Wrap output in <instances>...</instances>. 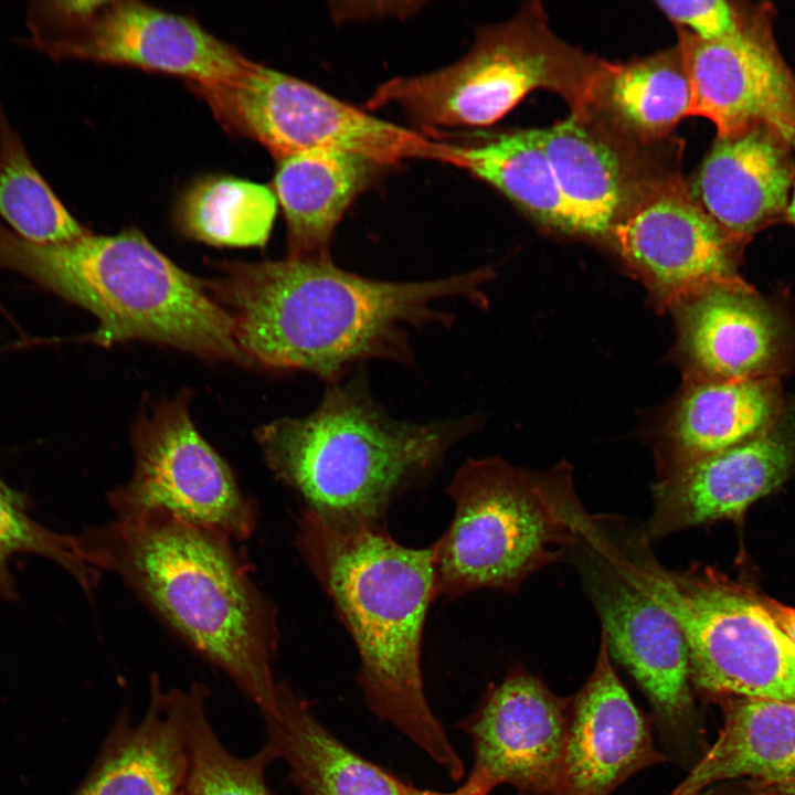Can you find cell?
Instances as JSON below:
<instances>
[{"label": "cell", "mask_w": 795, "mask_h": 795, "mask_svg": "<svg viewBox=\"0 0 795 795\" xmlns=\"http://www.w3.org/2000/svg\"><path fill=\"white\" fill-rule=\"evenodd\" d=\"M205 283L226 309L250 362L304 371L327 385L370 360L411 365V330L449 327L441 308L452 299L484 303L490 267L422 282L374 279L348 272L329 257L229 263Z\"/></svg>", "instance_id": "1"}, {"label": "cell", "mask_w": 795, "mask_h": 795, "mask_svg": "<svg viewBox=\"0 0 795 795\" xmlns=\"http://www.w3.org/2000/svg\"><path fill=\"white\" fill-rule=\"evenodd\" d=\"M76 537L92 566L118 575L259 710L271 704L277 608L232 539L161 515L116 518Z\"/></svg>", "instance_id": "2"}, {"label": "cell", "mask_w": 795, "mask_h": 795, "mask_svg": "<svg viewBox=\"0 0 795 795\" xmlns=\"http://www.w3.org/2000/svg\"><path fill=\"white\" fill-rule=\"evenodd\" d=\"M295 547L356 645L370 709L459 780L464 763L427 703L421 669L436 600L431 547L404 545L388 529H335L304 509Z\"/></svg>", "instance_id": "3"}, {"label": "cell", "mask_w": 795, "mask_h": 795, "mask_svg": "<svg viewBox=\"0 0 795 795\" xmlns=\"http://www.w3.org/2000/svg\"><path fill=\"white\" fill-rule=\"evenodd\" d=\"M479 425L465 415L431 422L393 417L362 373L328 384L317 407L257 428L273 475L301 509L339 530L386 529L392 505L423 486Z\"/></svg>", "instance_id": "4"}, {"label": "cell", "mask_w": 795, "mask_h": 795, "mask_svg": "<svg viewBox=\"0 0 795 795\" xmlns=\"http://www.w3.org/2000/svg\"><path fill=\"white\" fill-rule=\"evenodd\" d=\"M0 268L92 312L98 328L91 339L98 344L146 340L208 359L250 362L230 314L205 283L137 230L40 244L0 224Z\"/></svg>", "instance_id": "5"}, {"label": "cell", "mask_w": 795, "mask_h": 795, "mask_svg": "<svg viewBox=\"0 0 795 795\" xmlns=\"http://www.w3.org/2000/svg\"><path fill=\"white\" fill-rule=\"evenodd\" d=\"M568 476H534L498 457L469 458L453 475L448 528L431 545L436 600L480 589L517 592L577 542Z\"/></svg>", "instance_id": "6"}, {"label": "cell", "mask_w": 795, "mask_h": 795, "mask_svg": "<svg viewBox=\"0 0 795 795\" xmlns=\"http://www.w3.org/2000/svg\"><path fill=\"white\" fill-rule=\"evenodd\" d=\"M611 64L560 41L537 4L479 30L459 61L384 82L368 107L394 106L424 129L485 127L530 92L544 88L562 96L574 114L586 116Z\"/></svg>", "instance_id": "7"}, {"label": "cell", "mask_w": 795, "mask_h": 795, "mask_svg": "<svg viewBox=\"0 0 795 795\" xmlns=\"http://www.w3.org/2000/svg\"><path fill=\"white\" fill-rule=\"evenodd\" d=\"M645 548L644 540L628 547L610 541L605 554L679 626L692 686L795 703V648L761 601L712 573L669 571Z\"/></svg>", "instance_id": "8"}, {"label": "cell", "mask_w": 795, "mask_h": 795, "mask_svg": "<svg viewBox=\"0 0 795 795\" xmlns=\"http://www.w3.org/2000/svg\"><path fill=\"white\" fill-rule=\"evenodd\" d=\"M191 87L220 123L259 142L277 160L330 149L363 156L380 167L423 159L460 168L457 144L380 119L253 61L232 78Z\"/></svg>", "instance_id": "9"}, {"label": "cell", "mask_w": 795, "mask_h": 795, "mask_svg": "<svg viewBox=\"0 0 795 795\" xmlns=\"http://www.w3.org/2000/svg\"><path fill=\"white\" fill-rule=\"evenodd\" d=\"M131 477L107 494L117 519L168 516L245 540L258 511L193 424L186 398L142 415L131 435Z\"/></svg>", "instance_id": "10"}, {"label": "cell", "mask_w": 795, "mask_h": 795, "mask_svg": "<svg viewBox=\"0 0 795 795\" xmlns=\"http://www.w3.org/2000/svg\"><path fill=\"white\" fill-rule=\"evenodd\" d=\"M587 582L611 656L646 695L660 739L680 764L696 732L689 653L671 615L628 580L595 547Z\"/></svg>", "instance_id": "11"}, {"label": "cell", "mask_w": 795, "mask_h": 795, "mask_svg": "<svg viewBox=\"0 0 795 795\" xmlns=\"http://www.w3.org/2000/svg\"><path fill=\"white\" fill-rule=\"evenodd\" d=\"M768 18L760 9L743 12L734 33L713 41L678 28L690 116L711 120L717 137L765 125L795 150V75L777 50Z\"/></svg>", "instance_id": "12"}, {"label": "cell", "mask_w": 795, "mask_h": 795, "mask_svg": "<svg viewBox=\"0 0 795 795\" xmlns=\"http://www.w3.org/2000/svg\"><path fill=\"white\" fill-rule=\"evenodd\" d=\"M610 233L662 307L677 308L712 287L751 286L739 272L744 244L680 186L659 188L625 212Z\"/></svg>", "instance_id": "13"}, {"label": "cell", "mask_w": 795, "mask_h": 795, "mask_svg": "<svg viewBox=\"0 0 795 795\" xmlns=\"http://www.w3.org/2000/svg\"><path fill=\"white\" fill-rule=\"evenodd\" d=\"M36 45L54 57L177 75L190 86L226 81L252 63L194 20L137 1H107L87 23Z\"/></svg>", "instance_id": "14"}, {"label": "cell", "mask_w": 795, "mask_h": 795, "mask_svg": "<svg viewBox=\"0 0 795 795\" xmlns=\"http://www.w3.org/2000/svg\"><path fill=\"white\" fill-rule=\"evenodd\" d=\"M571 698L516 669L488 693L467 724L473 740L470 774L492 789L511 785L516 795H556L565 759Z\"/></svg>", "instance_id": "15"}, {"label": "cell", "mask_w": 795, "mask_h": 795, "mask_svg": "<svg viewBox=\"0 0 795 795\" xmlns=\"http://www.w3.org/2000/svg\"><path fill=\"white\" fill-rule=\"evenodd\" d=\"M691 379L776 378L795 358V327L751 286H718L677 307Z\"/></svg>", "instance_id": "16"}, {"label": "cell", "mask_w": 795, "mask_h": 795, "mask_svg": "<svg viewBox=\"0 0 795 795\" xmlns=\"http://www.w3.org/2000/svg\"><path fill=\"white\" fill-rule=\"evenodd\" d=\"M795 459V399L756 436L659 479L648 537L735 517L775 489Z\"/></svg>", "instance_id": "17"}, {"label": "cell", "mask_w": 795, "mask_h": 795, "mask_svg": "<svg viewBox=\"0 0 795 795\" xmlns=\"http://www.w3.org/2000/svg\"><path fill=\"white\" fill-rule=\"evenodd\" d=\"M665 760L647 719L618 678L602 634L593 671L571 698L556 795H611L632 775Z\"/></svg>", "instance_id": "18"}, {"label": "cell", "mask_w": 795, "mask_h": 795, "mask_svg": "<svg viewBox=\"0 0 795 795\" xmlns=\"http://www.w3.org/2000/svg\"><path fill=\"white\" fill-rule=\"evenodd\" d=\"M794 151L765 125L717 137L689 192L727 234L745 245L760 231L786 221Z\"/></svg>", "instance_id": "19"}, {"label": "cell", "mask_w": 795, "mask_h": 795, "mask_svg": "<svg viewBox=\"0 0 795 795\" xmlns=\"http://www.w3.org/2000/svg\"><path fill=\"white\" fill-rule=\"evenodd\" d=\"M191 687L165 689L150 677L149 700L134 722L121 713L71 795H184Z\"/></svg>", "instance_id": "20"}, {"label": "cell", "mask_w": 795, "mask_h": 795, "mask_svg": "<svg viewBox=\"0 0 795 795\" xmlns=\"http://www.w3.org/2000/svg\"><path fill=\"white\" fill-rule=\"evenodd\" d=\"M786 404L780 379H691L665 428L661 478L768 428Z\"/></svg>", "instance_id": "21"}, {"label": "cell", "mask_w": 795, "mask_h": 795, "mask_svg": "<svg viewBox=\"0 0 795 795\" xmlns=\"http://www.w3.org/2000/svg\"><path fill=\"white\" fill-rule=\"evenodd\" d=\"M259 711L267 742L303 795H409L410 785L339 741L285 682Z\"/></svg>", "instance_id": "22"}, {"label": "cell", "mask_w": 795, "mask_h": 795, "mask_svg": "<svg viewBox=\"0 0 795 795\" xmlns=\"http://www.w3.org/2000/svg\"><path fill=\"white\" fill-rule=\"evenodd\" d=\"M380 166L351 152L315 149L277 160L273 191L286 224L289 257H329L337 225Z\"/></svg>", "instance_id": "23"}, {"label": "cell", "mask_w": 795, "mask_h": 795, "mask_svg": "<svg viewBox=\"0 0 795 795\" xmlns=\"http://www.w3.org/2000/svg\"><path fill=\"white\" fill-rule=\"evenodd\" d=\"M724 707L718 739L670 795H698L713 783L743 776L795 781V703L740 698Z\"/></svg>", "instance_id": "24"}, {"label": "cell", "mask_w": 795, "mask_h": 795, "mask_svg": "<svg viewBox=\"0 0 795 795\" xmlns=\"http://www.w3.org/2000/svg\"><path fill=\"white\" fill-rule=\"evenodd\" d=\"M585 118L573 114L539 129L573 233H610L624 214L627 179L622 157Z\"/></svg>", "instance_id": "25"}, {"label": "cell", "mask_w": 795, "mask_h": 795, "mask_svg": "<svg viewBox=\"0 0 795 795\" xmlns=\"http://www.w3.org/2000/svg\"><path fill=\"white\" fill-rule=\"evenodd\" d=\"M601 105L623 129L654 139L690 116L691 89L678 45L627 64H612L593 106Z\"/></svg>", "instance_id": "26"}, {"label": "cell", "mask_w": 795, "mask_h": 795, "mask_svg": "<svg viewBox=\"0 0 795 795\" xmlns=\"http://www.w3.org/2000/svg\"><path fill=\"white\" fill-rule=\"evenodd\" d=\"M459 146L463 169L497 189L536 220L572 232L539 128L491 134Z\"/></svg>", "instance_id": "27"}, {"label": "cell", "mask_w": 795, "mask_h": 795, "mask_svg": "<svg viewBox=\"0 0 795 795\" xmlns=\"http://www.w3.org/2000/svg\"><path fill=\"white\" fill-rule=\"evenodd\" d=\"M272 188L230 176L204 178L190 187L177 208L188 236L215 246H264L277 213Z\"/></svg>", "instance_id": "28"}, {"label": "cell", "mask_w": 795, "mask_h": 795, "mask_svg": "<svg viewBox=\"0 0 795 795\" xmlns=\"http://www.w3.org/2000/svg\"><path fill=\"white\" fill-rule=\"evenodd\" d=\"M0 215L15 234L40 244L68 242L89 233L33 166L1 107Z\"/></svg>", "instance_id": "29"}, {"label": "cell", "mask_w": 795, "mask_h": 795, "mask_svg": "<svg viewBox=\"0 0 795 795\" xmlns=\"http://www.w3.org/2000/svg\"><path fill=\"white\" fill-rule=\"evenodd\" d=\"M191 690L184 795H271L266 771L278 759L273 746L267 742L247 757L232 754L209 722L206 688L195 682Z\"/></svg>", "instance_id": "30"}, {"label": "cell", "mask_w": 795, "mask_h": 795, "mask_svg": "<svg viewBox=\"0 0 795 795\" xmlns=\"http://www.w3.org/2000/svg\"><path fill=\"white\" fill-rule=\"evenodd\" d=\"M18 553H35L55 561L87 593L98 583L99 570L85 560L76 536L54 532L35 521L29 513L26 497L0 476V595L7 600L17 598L9 565Z\"/></svg>", "instance_id": "31"}, {"label": "cell", "mask_w": 795, "mask_h": 795, "mask_svg": "<svg viewBox=\"0 0 795 795\" xmlns=\"http://www.w3.org/2000/svg\"><path fill=\"white\" fill-rule=\"evenodd\" d=\"M656 4L678 28L704 41L734 33L743 18V11L723 0H660Z\"/></svg>", "instance_id": "32"}, {"label": "cell", "mask_w": 795, "mask_h": 795, "mask_svg": "<svg viewBox=\"0 0 795 795\" xmlns=\"http://www.w3.org/2000/svg\"><path fill=\"white\" fill-rule=\"evenodd\" d=\"M761 603L795 648V608L768 598Z\"/></svg>", "instance_id": "33"}, {"label": "cell", "mask_w": 795, "mask_h": 795, "mask_svg": "<svg viewBox=\"0 0 795 795\" xmlns=\"http://www.w3.org/2000/svg\"><path fill=\"white\" fill-rule=\"evenodd\" d=\"M492 788L477 776L469 774L466 782L456 791L441 793L428 789H420L410 785L409 795H489Z\"/></svg>", "instance_id": "34"}, {"label": "cell", "mask_w": 795, "mask_h": 795, "mask_svg": "<svg viewBox=\"0 0 795 795\" xmlns=\"http://www.w3.org/2000/svg\"><path fill=\"white\" fill-rule=\"evenodd\" d=\"M753 795H795V781L777 783L760 782Z\"/></svg>", "instance_id": "35"}, {"label": "cell", "mask_w": 795, "mask_h": 795, "mask_svg": "<svg viewBox=\"0 0 795 795\" xmlns=\"http://www.w3.org/2000/svg\"><path fill=\"white\" fill-rule=\"evenodd\" d=\"M786 221L791 222L795 226V180L792 189V194L787 208Z\"/></svg>", "instance_id": "36"}, {"label": "cell", "mask_w": 795, "mask_h": 795, "mask_svg": "<svg viewBox=\"0 0 795 795\" xmlns=\"http://www.w3.org/2000/svg\"><path fill=\"white\" fill-rule=\"evenodd\" d=\"M698 795H709V794H703V792H701V793H700V794H698Z\"/></svg>", "instance_id": "37"}]
</instances>
